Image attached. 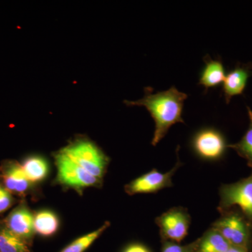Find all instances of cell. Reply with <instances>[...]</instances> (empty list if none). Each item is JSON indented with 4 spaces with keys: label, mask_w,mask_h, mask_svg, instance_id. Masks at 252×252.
Returning <instances> with one entry per match:
<instances>
[{
    "label": "cell",
    "mask_w": 252,
    "mask_h": 252,
    "mask_svg": "<svg viewBox=\"0 0 252 252\" xmlns=\"http://www.w3.org/2000/svg\"><path fill=\"white\" fill-rule=\"evenodd\" d=\"M188 94L172 86L168 90L154 94L153 89L147 88L145 94L137 101H125L128 106L144 107L155 122V130L152 144L157 146L166 135L172 126L177 123L185 124L182 118L185 101Z\"/></svg>",
    "instance_id": "cell-1"
},
{
    "label": "cell",
    "mask_w": 252,
    "mask_h": 252,
    "mask_svg": "<svg viewBox=\"0 0 252 252\" xmlns=\"http://www.w3.org/2000/svg\"><path fill=\"white\" fill-rule=\"evenodd\" d=\"M60 152L102 182L109 158L97 144L84 137L75 139Z\"/></svg>",
    "instance_id": "cell-2"
},
{
    "label": "cell",
    "mask_w": 252,
    "mask_h": 252,
    "mask_svg": "<svg viewBox=\"0 0 252 252\" xmlns=\"http://www.w3.org/2000/svg\"><path fill=\"white\" fill-rule=\"evenodd\" d=\"M220 216L212 223L233 248L248 252L252 250V225L237 207L220 212Z\"/></svg>",
    "instance_id": "cell-3"
},
{
    "label": "cell",
    "mask_w": 252,
    "mask_h": 252,
    "mask_svg": "<svg viewBox=\"0 0 252 252\" xmlns=\"http://www.w3.org/2000/svg\"><path fill=\"white\" fill-rule=\"evenodd\" d=\"M219 212L237 207L252 225V172L238 182L220 186Z\"/></svg>",
    "instance_id": "cell-4"
},
{
    "label": "cell",
    "mask_w": 252,
    "mask_h": 252,
    "mask_svg": "<svg viewBox=\"0 0 252 252\" xmlns=\"http://www.w3.org/2000/svg\"><path fill=\"white\" fill-rule=\"evenodd\" d=\"M54 158L57 168L56 180L60 185L80 192L83 189L97 187L102 184V182L86 171L60 151L55 154Z\"/></svg>",
    "instance_id": "cell-5"
},
{
    "label": "cell",
    "mask_w": 252,
    "mask_h": 252,
    "mask_svg": "<svg viewBox=\"0 0 252 252\" xmlns=\"http://www.w3.org/2000/svg\"><path fill=\"white\" fill-rule=\"evenodd\" d=\"M191 217L187 209L175 207L156 219L161 240L180 243L187 236Z\"/></svg>",
    "instance_id": "cell-6"
},
{
    "label": "cell",
    "mask_w": 252,
    "mask_h": 252,
    "mask_svg": "<svg viewBox=\"0 0 252 252\" xmlns=\"http://www.w3.org/2000/svg\"><path fill=\"white\" fill-rule=\"evenodd\" d=\"M228 144L220 131L213 127L200 129L192 137V149L197 157L208 161H216L223 157Z\"/></svg>",
    "instance_id": "cell-7"
},
{
    "label": "cell",
    "mask_w": 252,
    "mask_h": 252,
    "mask_svg": "<svg viewBox=\"0 0 252 252\" xmlns=\"http://www.w3.org/2000/svg\"><path fill=\"white\" fill-rule=\"evenodd\" d=\"M182 165V163L178 158L172 170L165 173H162L157 169H153L126 185V192L130 195L136 194L155 193L162 189L172 187V177Z\"/></svg>",
    "instance_id": "cell-8"
},
{
    "label": "cell",
    "mask_w": 252,
    "mask_h": 252,
    "mask_svg": "<svg viewBox=\"0 0 252 252\" xmlns=\"http://www.w3.org/2000/svg\"><path fill=\"white\" fill-rule=\"evenodd\" d=\"M5 224L11 232L31 244L36 235L34 227V214L26 203L15 208L5 220Z\"/></svg>",
    "instance_id": "cell-9"
},
{
    "label": "cell",
    "mask_w": 252,
    "mask_h": 252,
    "mask_svg": "<svg viewBox=\"0 0 252 252\" xmlns=\"http://www.w3.org/2000/svg\"><path fill=\"white\" fill-rule=\"evenodd\" d=\"M252 76V64H238L225 75L222 92L226 104H229L234 96L243 94L249 79Z\"/></svg>",
    "instance_id": "cell-10"
},
{
    "label": "cell",
    "mask_w": 252,
    "mask_h": 252,
    "mask_svg": "<svg viewBox=\"0 0 252 252\" xmlns=\"http://www.w3.org/2000/svg\"><path fill=\"white\" fill-rule=\"evenodd\" d=\"M2 178L5 188L11 193L23 195L31 189L32 183L25 175L21 164L17 162L11 160L5 162Z\"/></svg>",
    "instance_id": "cell-11"
},
{
    "label": "cell",
    "mask_w": 252,
    "mask_h": 252,
    "mask_svg": "<svg viewBox=\"0 0 252 252\" xmlns=\"http://www.w3.org/2000/svg\"><path fill=\"white\" fill-rule=\"evenodd\" d=\"M205 66L200 72L199 85L205 88V92L216 88L224 81L225 74L223 63L220 59H212L208 54L203 58Z\"/></svg>",
    "instance_id": "cell-12"
},
{
    "label": "cell",
    "mask_w": 252,
    "mask_h": 252,
    "mask_svg": "<svg viewBox=\"0 0 252 252\" xmlns=\"http://www.w3.org/2000/svg\"><path fill=\"white\" fill-rule=\"evenodd\" d=\"M231 246L215 228H209L197 239L195 252H227Z\"/></svg>",
    "instance_id": "cell-13"
},
{
    "label": "cell",
    "mask_w": 252,
    "mask_h": 252,
    "mask_svg": "<svg viewBox=\"0 0 252 252\" xmlns=\"http://www.w3.org/2000/svg\"><path fill=\"white\" fill-rule=\"evenodd\" d=\"M23 172L32 184L39 183L45 180L49 172L47 160L40 156L28 157L21 164Z\"/></svg>",
    "instance_id": "cell-14"
},
{
    "label": "cell",
    "mask_w": 252,
    "mask_h": 252,
    "mask_svg": "<svg viewBox=\"0 0 252 252\" xmlns=\"http://www.w3.org/2000/svg\"><path fill=\"white\" fill-rule=\"evenodd\" d=\"M60 220L55 212L44 210L34 215V227L36 234L43 237H51L59 230Z\"/></svg>",
    "instance_id": "cell-15"
},
{
    "label": "cell",
    "mask_w": 252,
    "mask_h": 252,
    "mask_svg": "<svg viewBox=\"0 0 252 252\" xmlns=\"http://www.w3.org/2000/svg\"><path fill=\"white\" fill-rule=\"evenodd\" d=\"M31 244L14 234L6 224H0V252H31Z\"/></svg>",
    "instance_id": "cell-16"
},
{
    "label": "cell",
    "mask_w": 252,
    "mask_h": 252,
    "mask_svg": "<svg viewBox=\"0 0 252 252\" xmlns=\"http://www.w3.org/2000/svg\"><path fill=\"white\" fill-rule=\"evenodd\" d=\"M248 112L250 124L248 130L237 143L228 144V148H231L247 160L248 166L252 170V110L248 107Z\"/></svg>",
    "instance_id": "cell-17"
},
{
    "label": "cell",
    "mask_w": 252,
    "mask_h": 252,
    "mask_svg": "<svg viewBox=\"0 0 252 252\" xmlns=\"http://www.w3.org/2000/svg\"><path fill=\"white\" fill-rule=\"evenodd\" d=\"M110 225L109 221H106L98 229L91 232L85 235L79 237L74 240L65 248L59 252H84L88 250L92 244L105 231Z\"/></svg>",
    "instance_id": "cell-18"
},
{
    "label": "cell",
    "mask_w": 252,
    "mask_h": 252,
    "mask_svg": "<svg viewBox=\"0 0 252 252\" xmlns=\"http://www.w3.org/2000/svg\"><path fill=\"white\" fill-rule=\"evenodd\" d=\"M161 252H195L197 240L188 245H182L168 240H161Z\"/></svg>",
    "instance_id": "cell-19"
},
{
    "label": "cell",
    "mask_w": 252,
    "mask_h": 252,
    "mask_svg": "<svg viewBox=\"0 0 252 252\" xmlns=\"http://www.w3.org/2000/svg\"><path fill=\"white\" fill-rule=\"evenodd\" d=\"M14 203V198L11 192L0 184V213L9 210Z\"/></svg>",
    "instance_id": "cell-20"
},
{
    "label": "cell",
    "mask_w": 252,
    "mask_h": 252,
    "mask_svg": "<svg viewBox=\"0 0 252 252\" xmlns=\"http://www.w3.org/2000/svg\"><path fill=\"white\" fill-rule=\"evenodd\" d=\"M122 252H152L146 245L141 243H132L127 245Z\"/></svg>",
    "instance_id": "cell-21"
},
{
    "label": "cell",
    "mask_w": 252,
    "mask_h": 252,
    "mask_svg": "<svg viewBox=\"0 0 252 252\" xmlns=\"http://www.w3.org/2000/svg\"><path fill=\"white\" fill-rule=\"evenodd\" d=\"M227 252H248L245 251V250H242V249L233 248V247H231V248Z\"/></svg>",
    "instance_id": "cell-22"
}]
</instances>
